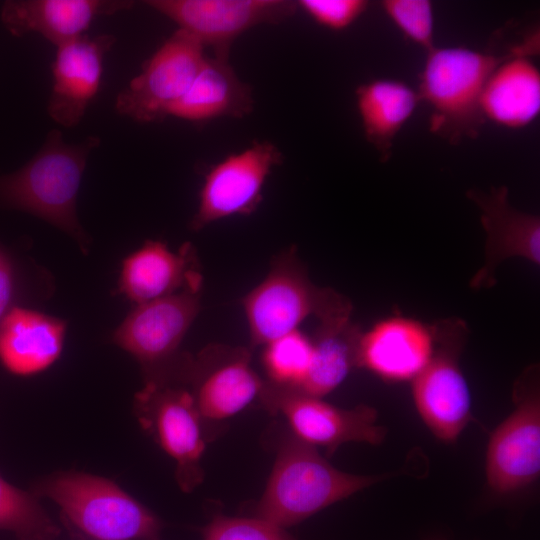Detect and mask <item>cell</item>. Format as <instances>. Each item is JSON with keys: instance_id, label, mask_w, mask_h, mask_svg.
<instances>
[{"instance_id": "cell-1", "label": "cell", "mask_w": 540, "mask_h": 540, "mask_svg": "<svg viewBox=\"0 0 540 540\" xmlns=\"http://www.w3.org/2000/svg\"><path fill=\"white\" fill-rule=\"evenodd\" d=\"M538 52L537 31L502 54L461 46L428 51L417 92L432 109L430 130L454 144L476 137L485 123L480 99L490 75L513 56L532 57Z\"/></svg>"}, {"instance_id": "cell-2", "label": "cell", "mask_w": 540, "mask_h": 540, "mask_svg": "<svg viewBox=\"0 0 540 540\" xmlns=\"http://www.w3.org/2000/svg\"><path fill=\"white\" fill-rule=\"evenodd\" d=\"M94 135L79 143L50 130L40 149L18 170L0 175V206L32 214L73 237L83 251L87 236L77 216V197L87 160L100 145Z\"/></svg>"}, {"instance_id": "cell-3", "label": "cell", "mask_w": 540, "mask_h": 540, "mask_svg": "<svg viewBox=\"0 0 540 540\" xmlns=\"http://www.w3.org/2000/svg\"><path fill=\"white\" fill-rule=\"evenodd\" d=\"M395 475L343 472L321 456L317 448L288 432L279 440L265 490L250 516L287 529Z\"/></svg>"}, {"instance_id": "cell-4", "label": "cell", "mask_w": 540, "mask_h": 540, "mask_svg": "<svg viewBox=\"0 0 540 540\" xmlns=\"http://www.w3.org/2000/svg\"><path fill=\"white\" fill-rule=\"evenodd\" d=\"M33 493L52 500L64 524L81 540H149L161 519L112 480L66 471L39 480Z\"/></svg>"}, {"instance_id": "cell-5", "label": "cell", "mask_w": 540, "mask_h": 540, "mask_svg": "<svg viewBox=\"0 0 540 540\" xmlns=\"http://www.w3.org/2000/svg\"><path fill=\"white\" fill-rule=\"evenodd\" d=\"M251 348L295 330L308 317L319 322L351 316L352 305L331 288L315 285L294 246L276 255L265 278L242 300Z\"/></svg>"}, {"instance_id": "cell-6", "label": "cell", "mask_w": 540, "mask_h": 540, "mask_svg": "<svg viewBox=\"0 0 540 540\" xmlns=\"http://www.w3.org/2000/svg\"><path fill=\"white\" fill-rule=\"evenodd\" d=\"M201 289L138 304L113 333V342L141 365L145 383L178 381L189 356L179 349L200 311Z\"/></svg>"}, {"instance_id": "cell-7", "label": "cell", "mask_w": 540, "mask_h": 540, "mask_svg": "<svg viewBox=\"0 0 540 540\" xmlns=\"http://www.w3.org/2000/svg\"><path fill=\"white\" fill-rule=\"evenodd\" d=\"M435 349L424 370L412 381L415 407L433 435L455 442L472 420V397L460 367L467 327L460 319L433 325Z\"/></svg>"}, {"instance_id": "cell-8", "label": "cell", "mask_w": 540, "mask_h": 540, "mask_svg": "<svg viewBox=\"0 0 540 540\" xmlns=\"http://www.w3.org/2000/svg\"><path fill=\"white\" fill-rule=\"evenodd\" d=\"M133 406L143 430L175 461L181 490L193 491L204 478L201 459L207 439L190 390L180 383L146 382Z\"/></svg>"}, {"instance_id": "cell-9", "label": "cell", "mask_w": 540, "mask_h": 540, "mask_svg": "<svg viewBox=\"0 0 540 540\" xmlns=\"http://www.w3.org/2000/svg\"><path fill=\"white\" fill-rule=\"evenodd\" d=\"M514 410L493 431L486 452V480L498 495L519 492L540 474V389L538 367L514 384Z\"/></svg>"}, {"instance_id": "cell-10", "label": "cell", "mask_w": 540, "mask_h": 540, "mask_svg": "<svg viewBox=\"0 0 540 540\" xmlns=\"http://www.w3.org/2000/svg\"><path fill=\"white\" fill-rule=\"evenodd\" d=\"M259 402L273 415H282L293 436L324 448L327 456L348 442L379 445L387 435V429L378 424L377 410L368 405L340 408L266 380Z\"/></svg>"}, {"instance_id": "cell-11", "label": "cell", "mask_w": 540, "mask_h": 540, "mask_svg": "<svg viewBox=\"0 0 540 540\" xmlns=\"http://www.w3.org/2000/svg\"><path fill=\"white\" fill-rule=\"evenodd\" d=\"M204 49L194 36L178 28L119 92L116 112L142 124L164 120L201 69Z\"/></svg>"}, {"instance_id": "cell-12", "label": "cell", "mask_w": 540, "mask_h": 540, "mask_svg": "<svg viewBox=\"0 0 540 540\" xmlns=\"http://www.w3.org/2000/svg\"><path fill=\"white\" fill-rule=\"evenodd\" d=\"M149 7L194 36L214 58L229 61L231 47L246 31L279 24L297 11L290 0H149Z\"/></svg>"}, {"instance_id": "cell-13", "label": "cell", "mask_w": 540, "mask_h": 540, "mask_svg": "<svg viewBox=\"0 0 540 540\" xmlns=\"http://www.w3.org/2000/svg\"><path fill=\"white\" fill-rule=\"evenodd\" d=\"M282 162L281 150L267 140L225 156L205 174L189 228L200 231L218 220L255 212L268 176Z\"/></svg>"}, {"instance_id": "cell-14", "label": "cell", "mask_w": 540, "mask_h": 540, "mask_svg": "<svg viewBox=\"0 0 540 540\" xmlns=\"http://www.w3.org/2000/svg\"><path fill=\"white\" fill-rule=\"evenodd\" d=\"M265 380L251 366L248 348L210 344L191 356L182 384L205 424L219 423L260 399Z\"/></svg>"}, {"instance_id": "cell-15", "label": "cell", "mask_w": 540, "mask_h": 540, "mask_svg": "<svg viewBox=\"0 0 540 540\" xmlns=\"http://www.w3.org/2000/svg\"><path fill=\"white\" fill-rule=\"evenodd\" d=\"M115 42L112 34H85L56 47L47 104L48 115L55 123L66 128L79 124L98 94L104 58Z\"/></svg>"}, {"instance_id": "cell-16", "label": "cell", "mask_w": 540, "mask_h": 540, "mask_svg": "<svg viewBox=\"0 0 540 540\" xmlns=\"http://www.w3.org/2000/svg\"><path fill=\"white\" fill-rule=\"evenodd\" d=\"M481 212L486 232L485 264L471 280L473 288H487L495 283V270L504 260L522 257L539 264L540 220L533 214L514 208L508 200L506 187L489 192L471 189L467 193Z\"/></svg>"}, {"instance_id": "cell-17", "label": "cell", "mask_w": 540, "mask_h": 540, "mask_svg": "<svg viewBox=\"0 0 540 540\" xmlns=\"http://www.w3.org/2000/svg\"><path fill=\"white\" fill-rule=\"evenodd\" d=\"M434 349L433 326L392 316L362 332L357 363L385 381H413L430 362Z\"/></svg>"}, {"instance_id": "cell-18", "label": "cell", "mask_w": 540, "mask_h": 540, "mask_svg": "<svg viewBox=\"0 0 540 540\" xmlns=\"http://www.w3.org/2000/svg\"><path fill=\"white\" fill-rule=\"evenodd\" d=\"M196 250L191 243L177 252L158 240H147L122 262L118 293L136 305L172 295L186 288H202Z\"/></svg>"}, {"instance_id": "cell-19", "label": "cell", "mask_w": 540, "mask_h": 540, "mask_svg": "<svg viewBox=\"0 0 540 540\" xmlns=\"http://www.w3.org/2000/svg\"><path fill=\"white\" fill-rule=\"evenodd\" d=\"M133 5L126 0H8L0 20L15 37L37 33L58 47L85 35L95 18Z\"/></svg>"}, {"instance_id": "cell-20", "label": "cell", "mask_w": 540, "mask_h": 540, "mask_svg": "<svg viewBox=\"0 0 540 540\" xmlns=\"http://www.w3.org/2000/svg\"><path fill=\"white\" fill-rule=\"evenodd\" d=\"M66 326L60 318L13 306L0 321V363L17 376L43 372L60 357Z\"/></svg>"}, {"instance_id": "cell-21", "label": "cell", "mask_w": 540, "mask_h": 540, "mask_svg": "<svg viewBox=\"0 0 540 540\" xmlns=\"http://www.w3.org/2000/svg\"><path fill=\"white\" fill-rule=\"evenodd\" d=\"M254 109L250 85L242 81L229 61L206 56L185 94L168 116L193 123L221 117L243 118Z\"/></svg>"}, {"instance_id": "cell-22", "label": "cell", "mask_w": 540, "mask_h": 540, "mask_svg": "<svg viewBox=\"0 0 540 540\" xmlns=\"http://www.w3.org/2000/svg\"><path fill=\"white\" fill-rule=\"evenodd\" d=\"M486 120L510 128L528 126L540 111V73L531 56H513L497 66L480 99Z\"/></svg>"}, {"instance_id": "cell-23", "label": "cell", "mask_w": 540, "mask_h": 540, "mask_svg": "<svg viewBox=\"0 0 540 540\" xmlns=\"http://www.w3.org/2000/svg\"><path fill=\"white\" fill-rule=\"evenodd\" d=\"M355 96L364 135L386 161L396 135L421 101L419 94L400 80L377 78L359 85Z\"/></svg>"}, {"instance_id": "cell-24", "label": "cell", "mask_w": 540, "mask_h": 540, "mask_svg": "<svg viewBox=\"0 0 540 540\" xmlns=\"http://www.w3.org/2000/svg\"><path fill=\"white\" fill-rule=\"evenodd\" d=\"M361 334L351 316L319 322L311 337L309 369L294 391L322 398L336 389L358 367Z\"/></svg>"}, {"instance_id": "cell-25", "label": "cell", "mask_w": 540, "mask_h": 540, "mask_svg": "<svg viewBox=\"0 0 540 540\" xmlns=\"http://www.w3.org/2000/svg\"><path fill=\"white\" fill-rule=\"evenodd\" d=\"M0 530L13 533L16 540H55L61 533L33 492L12 485L1 475Z\"/></svg>"}, {"instance_id": "cell-26", "label": "cell", "mask_w": 540, "mask_h": 540, "mask_svg": "<svg viewBox=\"0 0 540 540\" xmlns=\"http://www.w3.org/2000/svg\"><path fill=\"white\" fill-rule=\"evenodd\" d=\"M263 365L270 384L295 390L305 378L312 356L311 338L295 330L268 344Z\"/></svg>"}, {"instance_id": "cell-27", "label": "cell", "mask_w": 540, "mask_h": 540, "mask_svg": "<svg viewBox=\"0 0 540 540\" xmlns=\"http://www.w3.org/2000/svg\"><path fill=\"white\" fill-rule=\"evenodd\" d=\"M383 11L401 33L426 52L434 46V16L427 0H385Z\"/></svg>"}, {"instance_id": "cell-28", "label": "cell", "mask_w": 540, "mask_h": 540, "mask_svg": "<svg viewBox=\"0 0 540 540\" xmlns=\"http://www.w3.org/2000/svg\"><path fill=\"white\" fill-rule=\"evenodd\" d=\"M202 540H296L285 528L256 517L212 516L200 529Z\"/></svg>"}, {"instance_id": "cell-29", "label": "cell", "mask_w": 540, "mask_h": 540, "mask_svg": "<svg viewBox=\"0 0 540 540\" xmlns=\"http://www.w3.org/2000/svg\"><path fill=\"white\" fill-rule=\"evenodd\" d=\"M296 4L318 25L334 31L351 26L369 5L364 0H299Z\"/></svg>"}, {"instance_id": "cell-30", "label": "cell", "mask_w": 540, "mask_h": 540, "mask_svg": "<svg viewBox=\"0 0 540 540\" xmlns=\"http://www.w3.org/2000/svg\"><path fill=\"white\" fill-rule=\"evenodd\" d=\"M16 293V273L14 265L7 255L0 262V321L13 307Z\"/></svg>"}, {"instance_id": "cell-31", "label": "cell", "mask_w": 540, "mask_h": 540, "mask_svg": "<svg viewBox=\"0 0 540 540\" xmlns=\"http://www.w3.org/2000/svg\"><path fill=\"white\" fill-rule=\"evenodd\" d=\"M7 256V254L0 247V262Z\"/></svg>"}, {"instance_id": "cell-32", "label": "cell", "mask_w": 540, "mask_h": 540, "mask_svg": "<svg viewBox=\"0 0 540 540\" xmlns=\"http://www.w3.org/2000/svg\"><path fill=\"white\" fill-rule=\"evenodd\" d=\"M428 540H445V539H442V538H431V539H428Z\"/></svg>"}, {"instance_id": "cell-33", "label": "cell", "mask_w": 540, "mask_h": 540, "mask_svg": "<svg viewBox=\"0 0 540 540\" xmlns=\"http://www.w3.org/2000/svg\"><path fill=\"white\" fill-rule=\"evenodd\" d=\"M149 540H159V538H158V537H154V538H151V539H149Z\"/></svg>"}]
</instances>
